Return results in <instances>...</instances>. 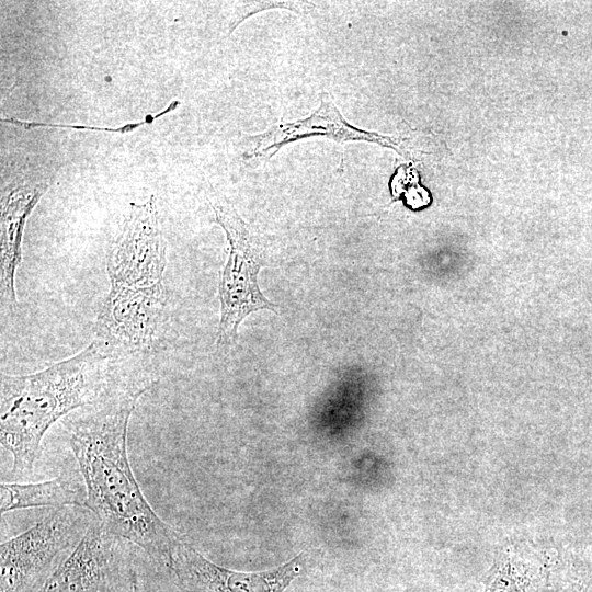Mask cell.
I'll return each mask as SVG.
<instances>
[{
  "instance_id": "3",
  "label": "cell",
  "mask_w": 592,
  "mask_h": 592,
  "mask_svg": "<svg viewBox=\"0 0 592 592\" xmlns=\"http://www.w3.org/2000/svg\"><path fill=\"white\" fill-rule=\"evenodd\" d=\"M95 520L84 506L56 508L0 547V592H38Z\"/></svg>"
},
{
  "instance_id": "11",
  "label": "cell",
  "mask_w": 592,
  "mask_h": 592,
  "mask_svg": "<svg viewBox=\"0 0 592 592\" xmlns=\"http://www.w3.org/2000/svg\"><path fill=\"white\" fill-rule=\"evenodd\" d=\"M483 592H551L549 563L526 546H506L494 559Z\"/></svg>"
},
{
  "instance_id": "5",
  "label": "cell",
  "mask_w": 592,
  "mask_h": 592,
  "mask_svg": "<svg viewBox=\"0 0 592 592\" xmlns=\"http://www.w3.org/2000/svg\"><path fill=\"white\" fill-rule=\"evenodd\" d=\"M170 319L164 285L137 288L111 284L93 325L94 341L112 358L155 352L166 340Z\"/></svg>"
},
{
  "instance_id": "13",
  "label": "cell",
  "mask_w": 592,
  "mask_h": 592,
  "mask_svg": "<svg viewBox=\"0 0 592 592\" xmlns=\"http://www.w3.org/2000/svg\"><path fill=\"white\" fill-rule=\"evenodd\" d=\"M180 105V101H172L170 104L162 111L159 112L156 115H147L144 121L137 122V123H128L123 126L118 127H98V126H87V125H70V124H53V123H44V122H29V121H21L15 117H7L1 118L0 121L3 123L11 124L15 127H20L23 129H32L36 127H58V128H72V129H89V130H102V132H111V133H119V134H127L134 129H136L139 126L148 125L153 123L157 118L166 115L167 113L175 110Z\"/></svg>"
},
{
  "instance_id": "8",
  "label": "cell",
  "mask_w": 592,
  "mask_h": 592,
  "mask_svg": "<svg viewBox=\"0 0 592 592\" xmlns=\"http://www.w3.org/2000/svg\"><path fill=\"white\" fill-rule=\"evenodd\" d=\"M171 569L196 592H283L300 571V556L271 570L240 572L213 563L183 539Z\"/></svg>"
},
{
  "instance_id": "6",
  "label": "cell",
  "mask_w": 592,
  "mask_h": 592,
  "mask_svg": "<svg viewBox=\"0 0 592 592\" xmlns=\"http://www.w3.org/2000/svg\"><path fill=\"white\" fill-rule=\"evenodd\" d=\"M167 247L159 224L155 195L141 203H130L122 230L106 257L111 284L137 288L163 285Z\"/></svg>"
},
{
  "instance_id": "7",
  "label": "cell",
  "mask_w": 592,
  "mask_h": 592,
  "mask_svg": "<svg viewBox=\"0 0 592 592\" xmlns=\"http://www.w3.org/2000/svg\"><path fill=\"white\" fill-rule=\"evenodd\" d=\"M312 136H325L339 144L368 141L397 150L399 147L396 138L360 129L349 124L333 103L331 95L323 92L320 96V104L307 117L277 124L265 132L246 137L243 158L247 160H266L273 157L283 146Z\"/></svg>"
},
{
  "instance_id": "4",
  "label": "cell",
  "mask_w": 592,
  "mask_h": 592,
  "mask_svg": "<svg viewBox=\"0 0 592 592\" xmlns=\"http://www.w3.org/2000/svg\"><path fill=\"white\" fill-rule=\"evenodd\" d=\"M208 203L229 243L227 262L219 272L220 320L216 335L218 345H229L248 315L261 309L275 310V307L258 285V273L264 260L260 237L226 201L215 196L208 197Z\"/></svg>"
},
{
  "instance_id": "12",
  "label": "cell",
  "mask_w": 592,
  "mask_h": 592,
  "mask_svg": "<svg viewBox=\"0 0 592 592\" xmlns=\"http://www.w3.org/2000/svg\"><path fill=\"white\" fill-rule=\"evenodd\" d=\"M84 501L86 491L64 477H55L41 482H2L0 485L1 514L32 508L84 506Z\"/></svg>"
},
{
  "instance_id": "14",
  "label": "cell",
  "mask_w": 592,
  "mask_h": 592,
  "mask_svg": "<svg viewBox=\"0 0 592 592\" xmlns=\"http://www.w3.org/2000/svg\"><path fill=\"white\" fill-rule=\"evenodd\" d=\"M557 592H592V579L577 584H568L558 589Z\"/></svg>"
},
{
  "instance_id": "10",
  "label": "cell",
  "mask_w": 592,
  "mask_h": 592,
  "mask_svg": "<svg viewBox=\"0 0 592 592\" xmlns=\"http://www.w3.org/2000/svg\"><path fill=\"white\" fill-rule=\"evenodd\" d=\"M50 179H21L1 192L0 286L1 301L18 306L15 273L22 262V237L27 217L48 190Z\"/></svg>"
},
{
  "instance_id": "1",
  "label": "cell",
  "mask_w": 592,
  "mask_h": 592,
  "mask_svg": "<svg viewBox=\"0 0 592 592\" xmlns=\"http://www.w3.org/2000/svg\"><path fill=\"white\" fill-rule=\"evenodd\" d=\"M151 384H117L94 403L62 420L67 441L83 478L84 508L110 535L141 548L172 568L184 539L144 496L127 453V430L138 399Z\"/></svg>"
},
{
  "instance_id": "9",
  "label": "cell",
  "mask_w": 592,
  "mask_h": 592,
  "mask_svg": "<svg viewBox=\"0 0 592 592\" xmlns=\"http://www.w3.org/2000/svg\"><path fill=\"white\" fill-rule=\"evenodd\" d=\"M117 539L95 519L72 554L38 592H116Z\"/></svg>"
},
{
  "instance_id": "2",
  "label": "cell",
  "mask_w": 592,
  "mask_h": 592,
  "mask_svg": "<svg viewBox=\"0 0 592 592\" xmlns=\"http://www.w3.org/2000/svg\"><path fill=\"white\" fill-rule=\"evenodd\" d=\"M112 358L92 341L76 355L27 375H1L0 443L12 475H30L49 428L114 388Z\"/></svg>"
}]
</instances>
